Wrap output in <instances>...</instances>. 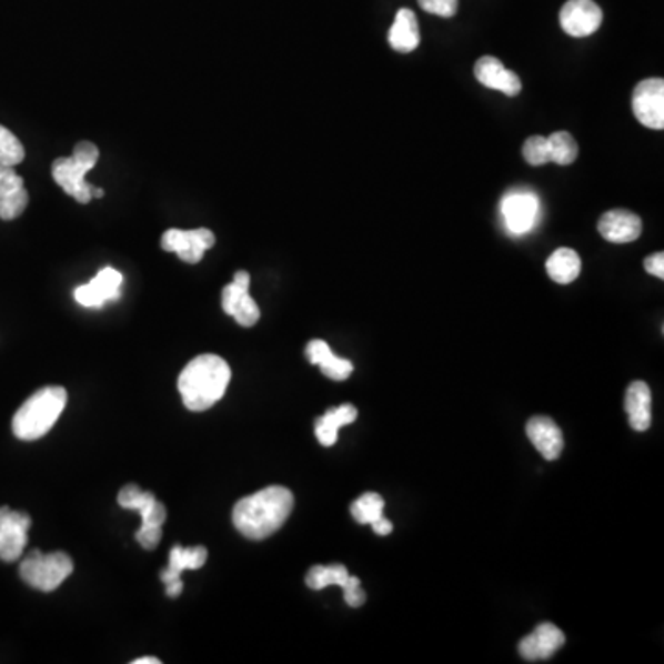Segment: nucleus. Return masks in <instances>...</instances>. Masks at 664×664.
<instances>
[{
	"label": "nucleus",
	"instance_id": "nucleus-1",
	"mask_svg": "<svg viewBox=\"0 0 664 664\" xmlns=\"http://www.w3.org/2000/svg\"><path fill=\"white\" fill-rule=\"evenodd\" d=\"M294 510V495L283 485H270L237 502L234 529L248 540L262 541L275 534Z\"/></svg>",
	"mask_w": 664,
	"mask_h": 664
},
{
	"label": "nucleus",
	"instance_id": "nucleus-2",
	"mask_svg": "<svg viewBox=\"0 0 664 664\" xmlns=\"http://www.w3.org/2000/svg\"><path fill=\"white\" fill-rule=\"evenodd\" d=\"M231 381V368L217 354H202L181 371L178 388L187 409L205 412L223 398Z\"/></svg>",
	"mask_w": 664,
	"mask_h": 664
},
{
	"label": "nucleus",
	"instance_id": "nucleus-3",
	"mask_svg": "<svg viewBox=\"0 0 664 664\" xmlns=\"http://www.w3.org/2000/svg\"><path fill=\"white\" fill-rule=\"evenodd\" d=\"M67 404V392L60 386H49L33 393L13 415V434L22 442H33L49 434L60 420Z\"/></svg>",
	"mask_w": 664,
	"mask_h": 664
},
{
	"label": "nucleus",
	"instance_id": "nucleus-4",
	"mask_svg": "<svg viewBox=\"0 0 664 664\" xmlns=\"http://www.w3.org/2000/svg\"><path fill=\"white\" fill-rule=\"evenodd\" d=\"M99 158L100 150L94 142H78L71 158L56 159L52 163V178L78 203H89L93 187L85 181V175L97 167Z\"/></svg>",
	"mask_w": 664,
	"mask_h": 664
},
{
	"label": "nucleus",
	"instance_id": "nucleus-5",
	"mask_svg": "<svg viewBox=\"0 0 664 664\" xmlns=\"http://www.w3.org/2000/svg\"><path fill=\"white\" fill-rule=\"evenodd\" d=\"M119 504L131 512H139L142 524L137 532V541L142 549L153 551L161 543L163 524L167 521V507L150 491H142L139 485L128 484L119 493Z\"/></svg>",
	"mask_w": 664,
	"mask_h": 664
},
{
	"label": "nucleus",
	"instance_id": "nucleus-6",
	"mask_svg": "<svg viewBox=\"0 0 664 664\" xmlns=\"http://www.w3.org/2000/svg\"><path fill=\"white\" fill-rule=\"evenodd\" d=\"M72 571H74V563L66 552L43 554L41 551H33L19 566V574L24 583L43 593H52L60 587L61 583L71 576Z\"/></svg>",
	"mask_w": 664,
	"mask_h": 664
},
{
	"label": "nucleus",
	"instance_id": "nucleus-7",
	"mask_svg": "<svg viewBox=\"0 0 664 664\" xmlns=\"http://www.w3.org/2000/svg\"><path fill=\"white\" fill-rule=\"evenodd\" d=\"M501 214L506 229L512 234L530 233L537 228L541 219V202L532 191H510L502 198Z\"/></svg>",
	"mask_w": 664,
	"mask_h": 664
},
{
	"label": "nucleus",
	"instance_id": "nucleus-8",
	"mask_svg": "<svg viewBox=\"0 0 664 664\" xmlns=\"http://www.w3.org/2000/svg\"><path fill=\"white\" fill-rule=\"evenodd\" d=\"M250 273L240 270L234 273L233 281L222 290L223 312L233 316L234 322L242 328H253L261 318V309L250 295Z\"/></svg>",
	"mask_w": 664,
	"mask_h": 664
},
{
	"label": "nucleus",
	"instance_id": "nucleus-9",
	"mask_svg": "<svg viewBox=\"0 0 664 664\" xmlns=\"http://www.w3.org/2000/svg\"><path fill=\"white\" fill-rule=\"evenodd\" d=\"M214 245V233L211 229L200 228L183 231V229H169L161 237V248L170 253H175L181 261L198 264L202 261L203 253Z\"/></svg>",
	"mask_w": 664,
	"mask_h": 664
},
{
	"label": "nucleus",
	"instance_id": "nucleus-10",
	"mask_svg": "<svg viewBox=\"0 0 664 664\" xmlns=\"http://www.w3.org/2000/svg\"><path fill=\"white\" fill-rule=\"evenodd\" d=\"M633 113L641 124L652 130L664 128V82L663 78H648L633 91Z\"/></svg>",
	"mask_w": 664,
	"mask_h": 664
},
{
	"label": "nucleus",
	"instance_id": "nucleus-11",
	"mask_svg": "<svg viewBox=\"0 0 664 664\" xmlns=\"http://www.w3.org/2000/svg\"><path fill=\"white\" fill-rule=\"evenodd\" d=\"M30 526L32 519L27 513L0 507V560L11 563L21 557L27 549Z\"/></svg>",
	"mask_w": 664,
	"mask_h": 664
},
{
	"label": "nucleus",
	"instance_id": "nucleus-12",
	"mask_svg": "<svg viewBox=\"0 0 664 664\" xmlns=\"http://www.w3.org/2000/svg\"><path fill=\"white\" fill-rule=\"evenodd\" d=\"M124 275L114 268H102L97 278L91 279L88 284H82L74 290V298L78 303L88 309H100L110 301L120 300L122 294Z\"/></svg>",
	"mask_w": 664,
	"mask_h": 664
},
{
	"label": "nucleus",
	"instance_id": "nucleus-13",
	"mask_svg": "<svg viewBox=\"0 0 664 664\" xmlns=\"http://www.w3.org/2000/svg\"><path fill=\"white\" fill-rule=\"evenodd\" d=\"M604 13L594 0H569L561 8L560 22L563 32L572 38H587L602 27Z\"/></svg>",
	"mask_w": 664,
	"mask_h": 664
},
{
	"label": "nucleus",
	"instance_id": "nucleus-14",
	"mask_svg": "<svg viewBox=\"0 0 664 664\" xmlns=\"http://www.w3.org/2000/svg\"><path fill=\"white\" fill-rule=\"evenodd\" d=\"M205 561H208V549L205 546L183 549V546L175 545L170 551L169 569L161 572V582L164 583V588H167L170 598L180 596L181 591H183V583H181L183 571L202 569Z\"/></svg>",
	"mask_w": 664,
	"mask_h": 664
},
{
	"label": "nucleus",
	"instance_id": "nucleus-15",
	"mask_svg": "<svg viewBox=\"0 0 664 664\" xmlns=\"http://www.w3.org/2000/svg\"><path fill=\"white\" fill-rule=\"evenodd\" d=\"M30 197L24 180L17 174L16 167L0 164V219L10 222L24 213Z\"/></svg>",
	"mask_w": 664,
	"mask_h": 664
},
{
	"label": "nucleus",
	"instance_id": "nucleus-16",
	"mask_svg": "<svg viewBox=\"0 0 664 664\" xmlns=\"http://www.w3.org/2000/svg\"><path fill=\"white\" fill-rule=\"evenodd\" d=\"M565 644V635L560 627L554 624H541L535 627L534 633L524 637L519 644V654L524 661L535 663V661L551 660L552 655Z\"/></svg>",
	"mask_w": 664,
	"mask_h": 664
},
{
	"label": "nucleus",
	"instance_id": "nucleus-17",
	"mask_svg": "<svg viewBox=\"0 0 664 664\" xmlns=\"http://www.w3.org/2000/svg\"><path fill=\"white\" fill-rule=\"evenodd\" d=\"M474 77L484 88L495 89L507 97H517L523 89L521 78L515 72L507 71L506 67L502 66V61L493 56H484L476 61Z\"/></svg>",
	"mask_w": 664,
	"mask_h": 664
},
{
	"label": "nucleus",
	"instance_id": "nucleus-18",
	"mask_svg": "<svg viewBox=\"0 0 664 664\" xmlns=\"http://www.w3.org/2000/svg\"><path fill=\"white\" fill-rule=\"evenodd\" d=\"M598 231L613 244H627L643 233V220L626 209H613L600 219Z\"/></svg>",
	"mask_w": 664,
	"mask_h": 664
},
{
	"label": "nucleus",
	"instance_id": "nucleus-19",
	"mask_svg": "<svg viewBox=\"0 0 664 664\" xmlns=\"http://www.w3.org/2000/svg\"><path fill=\"white\" fill-rule=\"evenodd\" d=\"M526 434L545 460H557L563 451V432L551 417H532L526 425Z\"/></svg>",
	"mask_w": 664,
	"mask_h": 664
},
{
	"label": "nucleus",
	"instance_id": "nucleus-20",
	"mask_svg": "<svg viewBox=\"0 0 664 664\" xmlns=\"http://www.w3.org/2000/svg\"><path fill=\"white\" fill-rule=\"evenodd\" d=\"M306 356L311 364L318 365L323 375L332 381H348L349 375L353 373V364L349 360L340 359L332 353L328 342L323 340H312L305 349Z\"/></svg>",
	"mask_w": 664,
	"mask_h": 664
},
{
	"label": "nucleus",
	"instance_id": "nucleus-21",
	"mask_svg": "<svg viewBox=\"0 0 664 664\" xmlns=\"http://www.w3.org/2000/svg\"><path fill=\"white\" fill-rule=\"evenodd\" d=\"M626 409L633 431H648L652 425V392L643 381L633 382L626 392Z\"/></svg>",
	"mask_w": 664,
	"mask_h": 664
},
{
	"label": "nucleus",
	"instance_id": "nucleus-22",
	"mask_svg": "<svg viewBox=\"0 0 664 664\" xmlns=\"http://www.w3.org/2000/svg\"><path fill=\"white\" fill-rule=\"evenodd\" d=\"M388 41L398 52H412L420 47V24H417L414 11L406 10V8L398 11L395 22L388 32Z\"/></svg>",
	"mask_w": 664,
	"mask_h": 664
},
{
	"label": "nucleus",
	"instance_id": "nucleus-23",
	"mask_svg": "<svg viewBox=\"0 0 664 664\" xmlns=\"http://www.w3.org/2000/svg\"><path fill=\"white\" fill-rule=\"evenodd\" d=\"M359 417V410L353 404H342L338 409H331L316 420L318 442L323 446H332L338 442V431L342 426L351 425Z\"/></svg>",
	"mask_w": 664,
	"mask_h": 664
},
{
	"label": "nucleus",
	"instance_id": "nucleus-24",
	"mask_svg": "<svg viewBox=\"0 0 664 664\" xmlns=\"http://www.w3.org/2000/svg\"><path fill=\"white\" fill-rule=\"evenodd\" d=\"M546 272L557 284H571L582 272V259L571 248L555 250L546 261Z\"/></svg>",
	"mask_w": 664,
	"mask_h": 664
},
{
	"label": "nucleus",
	"instance_id": "nucleus-25",
	"mask_svg": "<svg viewBox=\"0 0 664 664\" xmlns=\"http://www.w3.org/2000/svg\"><path fill=\"white\" fill-rule=\"evenodd\" d=\"M348 569L343 565H316L312 566L309 574H306V585L314 588V591H322V588L338 585V587H345L349 582Z\"/></svg>",
	"mask_w": 664,
	"mask_h": 664
},
{
	"label": "nucleus",
	"instance_id": "nucleus-26",
	"mask_svg": "<svg viewBox=\"0 0 664 664\" xmlns=\"http://www.w3.org/2000/svg\"><path fill=\"white\" fill-rule=\"evenodd\" d=\"M351 515L360 524H371L384 515V499L376 493H365L351 504Z\"/></svg>",
	"mask_w": 664,
	"mask_h": 664
},
{
	"label": "nucleus",
	"instance_id": "nucleus-27",
	"mask_svg": "<svg viewBox=\"0 0 664 664\" xmlns=\"http://www.w3.org/2000/svg\"><path fill=\"white\" fill-rule=\"evenodd\" d=\"M549 147H551V161L557 164H571L577 158V142L574 137L566 131H557L549 137Z\"/></svg>",
	"mask_w": 664,
	"mask_h": 664
},
{
	"label": "nucleus",
	"instance_id": "nucleus-28",
	"mask_svg": "<svg viewBox=\"0 0 664 664\" xmlns=\"http://www.w3.org/2000/svg\"><path fill=\"white\" fill-rule=\"evenodd\" d=\"M24 161V147L19 137L13 135L8 128L0 125V164L17 167Z\"/></svg>",
	"mask_w": 664,
	"mask_h": 664
},
{
	"label": "nucleus",
	"instance_id": "nucleus-29",
	"mask_svg": "<svg viewBox=\"0 0 664 664\" xmlns=\"http://www.w3.org/2000/svg\"><path fill=\"white\" fill-rule=\"evenodd\" d=\"M523 155L532 167L551 163V147H549V137L532 135L524 142Z\"/></svg>",
	"mask_w": 664,
	"mask_h": 664
},
{
	"label": "nucleus",
	"instance_id": "nucleus-30",
	"mask_svg": "<svg viewBox=\"0 0 664 664\" xmlns=\"http://www.w3.org/2000/svg\"><path fill=\"white\" fill-rule=\"evenodd\" d=\"M420 6L432 16L445 17V19L456 16L457 11V0H420Z\"/></svg>",
	"mask_w": 664,
	"mask_h": 664
},
{
	"label": "nucleus",
	"instance_id": "nucleus-31",
	"mask_svg": "<svg viewBox=\"0 0 664 664\" xmlns=\"http://www.w3.org/2000/svg\"><path fill=\"white\" fill-rule=\"evenodd\" d=\"M343 596L351 607H360L365 604V593L362 591L359 577L349 576L348 585L343 587Z\"/></svg>",
	"mask_w": 664,
	"mask_h": 664
},
{
	"label": "nucleus",
	"instance_id": "nucleus-32",
	"mask_svg": "<svg viewBox=\"0 0 664 664\" xmlns=\"http://www.w3.org/2000/svg\"><path fill=\"white\" fill-rule=\"evenodd\" d=\"M646 272L652 273L655 278L664 279V253H654L644 261Z\"/></svg>",
	"mask_w": 664,
	"mask_h": 664
},
{
	"label": "nucleus",
	"instance_id": "nucleus-33",
	"mask_svg": "<svg viewBox=\"0 0 664 664\" xmlns=\"http://www.w3.org/2000/svg\"><path fill=\"white\" fill-rule=\"evenodd\" d=\"M371 529H373V532H375L376 535H390L393 532V524L382 515V517H379L371 523Z\"/></svg>",
	"mask_w": 664,
	"mask_h": 664
},
{
	"label": "nucleus",
	"instance_id": "nucleus-34",
	"mask_svg": "<svg viewBox=\"0 0 664 664\" xmlns=\"http://www.w3.org/2000/svg\"><path fill=\"white\" fill-rule=\"evenodd\" d=\"M161 661L155 657H141V660L133 661V664H159Z\"/></svg>",
	"mask_w": 664,
	"mask_h": 664
},
{
	"label": "nucleus",
	"instance_id": "nucleus-35",
	"mask_svg": "<svg viewBox=\"0 0 664 664\" xmlns=\"http://www.w3.org/2000/svg\"><path fill=\"white\" fill-rule=\"evenodd\" d=\"M93 197L102 198V197H104V191H102V189H94V187H93Z\"/></svg>",
	"mask_w": 664,
	"mask_h": 664
}]
</instances>
